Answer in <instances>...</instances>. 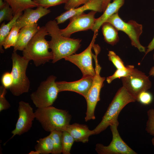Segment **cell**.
Here are the masks:
<instances>
[{
    "instance_id": "obj_1",
    "label": "cell",
    "mask_w": 154,
    "mask_h": 154,
    "mask_svg": "<svg viewBox=\"0 0 154 154\" xmlns=\"http://www.w3.org/2000/svg\"><path fill=\"white\" fill-rule=\"evenodd\" d=\"M58 25L56 21L53 20L48 21L45 26L51 37L48 44L53 55V63L75 54L80 47L82 40L63 36Z\"/></svg>"
},
{
    "instance_id": "obj_2",
    "label": "cell",
    "mask_w": 154,
    "mask_h": 154,
    "mask_svg": "<svg viewBox=\"0 0 154 154\" xmlns=\"http://www.w3.org/2000/svg\"><path fill=\"white\" fill-rule=\"evenodd\" d=\"M48 35L45 26L40 27L23 51V56L29 61H33L36 66L53 58L52 52L48 50V41L45 38Z\"/></svg>"
},
{
    "instance_id": "obj_3",
    "label": "cell",
    "mask_w": 154,
    "mask_h": 154,
    "mask_svg": "<svg viewBox=\"0 0 154 154\" xmlns=\"http://www.w3.org/2000/svg\"><path fill=\"white\" fill-rule=\"evenodd\" d=\"M35 118L46 131H65L70 124L71 116L64 110L52 106L37 108L35 112Z\"/></svg>"
},
{
    "instance_id": "obj_4",
    "label": "cell",
    "mask_w": 154,
    "mask_h": 154,
    "mask_svg": "<svg viewBox=\"0 0 154 154\" xmlns=\"http://www.w3.org/2000/svg\"><path fill=\"white\" fill-rule=\"evenodd\" d=\"M136 99L123 86L116 93L100 123L93 130L94 135L98 134L109 126L118 122V117L122 109L128 104Z\"/></svg>"
},
{
    "instance_id": "obj_5",
    "label": "cell",
    "mask_w": 154,
    "mask_h": 154,
    "mask_svg": "<svg viewBox=\"0 0 154 154\" xmlns=\"http://www.w3.org/2000/svg\"><path fill=\"white\" fill-rule=\"evenodd\" d=\"M11 59L12 66L11 72L13 82L9 89L13 95L19 96L28 92L29 90L30 82L26 75V71L29 61L19 55L17 51H14Z\"/></svg>"
},
{
    "instance_id": "obj_6",
    "label": "cell",
    "mask_w": 154,
    "mask_h": 154,
    "mask_svg": "<svg viewBox=\"0 0 154 154\" xmlns=\"http://www.w3.org/2000/svg\"><path fill=\"white\" fill-rule=\"evenodd\" d=\"M56 78L52 75L49 76L30 95L31 99L37 108L52 106L56 99L59 92L55 81Z\"/></svg>"
},
{
    "instance_id": "obj_7",
    "label": "cell",
    "mask_w": 154,
    "mask_h": 154,
    "mask_svg": "<svg viewBox=\"0 0 154 154\" xmlns=\"http://www.w3.org/2000/svg\"><path fill=\"white\" fill-rule=\"evenodd\" d=\"M99 53L98 52L96 51L95 54H92V57L95 63L96 74L93 78L91 86L85 98L87 104V111L85 118L86 121L91 119L94 120L96 118L94 115L95 109L98 102L100 100V90L106 79L105 77H102L100 75L101 67L98 64L97 59Z\"/></svg>"
},
{
    "instance_id": "obj_8",
    "label": "cell",
    "mask_w": 154,
    "mask_h": 154,
    "mask_svg": "<svg viewBox=\"0 0 154 154\" xmlns=\"http://www.w3.org/2000/svg\"><path fill=\"white\" fill-rule=\"evenodd\" d=\"M113 25L118 31L125 33L131 41L132 46L137 48L141 52L145 53L146 49L140 43L139 38L142 33V26L133 20L127 22L123 21L117 12L109 17L106 21Z\"/></svg>"
},
{
    "instance_id": "obj_9",
    "label": "cell",
    "mask_w": 154,
    "mask_h": 154,
    "mask_svg": "<svg viewBox=\"0 0 154 154\" xmlns=\"http://www.w3.org/2000/svg\"><path fill=\"white\" fill-rule=\"evenodd\" d=\"M98 32V31L94 32L93 37L89 45L84 51L78 54H72L64 58L76 66L81 71L82 77H94L95 75V70L92 64L93 53L92 49L94 44Z\"/></svg>"
},
{
    "instance_id": "obj_10",
    "label": "cell",
    "mask_w": 154,
    "mask_h": 154,
    "mask_svg": "<svg viewBox=\"0 0 154 154\" xmlns=\"http://www.w3.org/2000/svg\"><path fill=\"white\" fill-rule=\"evenodd\" d=\"M119 123H115L110 126L112 139L107 146L101 143L96 145L95 150L99 154H137L122 139L117 129Z\"/></svg>"
},
{
    "instance_id": "obj_11",
    "label": "cell",
    "mask_w": 154,
    "mask_h": 154,
    "mask_svg": "<svg viewBox=\"0 0 154 154\" xmlns=\"http://www.w3.org/2000/svg\"><path fill=\"white\" fill-rule=\"evenodd\" d=\"M121 79L123 86L136 99L141 92L147 91L152 86L149 77L134 68L129 75Z\"/></svg>"
},
{
    "instance_id": "obj_12",
    "label": "cell",
    "mask_w": 154,
    "mask_h": 154,
    "mask_svg": "<svg viewBox=\"0 0 154 154\" xmlns=\"http://www.w3.org/2000/svg\"><path fill=\"white\" fill-rule=\"evenodd\" d=\"M97 12L91 11L88 14L84 13L74 15L69 19V23L64 29H60L62 34L70 37L71 35L78 31L92 29L96 20L95 15Z\"/></svg>"
},
{
    "instance_id": "obj_13",
    "label": "cell",
    "mask_w": 154,
    "mask_h": 154,
    "mask_svg": "<svg viewBox=\"0 0 154 154\" xmlns=\"http://www.w3.org/2000/svg\"><path fill=\"white\" fill-rule=\"evenodd\" d=\"M18 112V118L15 129L11 132L12 136L9 140L16 135H20L28 132L31 128L33 121L35 118V112L28 103L19 102Z\"/></svg>"
},
{
    "instance_id": "obj_14",
    "label": "cell",
    "mask_w": 154,
    "mask_h": 154,
    "mask_svg": "<svg viewBox=\"0 0 154 154\" xmlns=\"http://www.w3.org/2000/svg\"><path fill=\"white\" fill-rule=\"evenodd\" d=\"M93 77L90 76L82 77L78 80L72 82H56L59 92L70 91L76 92L86 97L92 85Z\"/></svg>"
},
{
    "instance_id": "obj_15",
    "label": "cell",
    "mask_w": 154,
    "mask_h": 154,
    "mask_svg": "<svg viewBox=\"0 0 154 154\" xmlns=\"http://www.w3.org/2000/svg\"><path fill=\"white\" fill-rule=\"evenodd\" d=\"M50 12V10L42 7H37L35 9H26L18 18L15 24L20 29L22 28L37 23L41 17Z\"/></svg>"
},
{
    "instance_id": "obj_16",
    "label": "cell",
    "mask_w": 154,
    "mask_h": 154,
    "mask_svg": "<svg viewBox=\"0 0 154 154\" xmlns=\"http://www.w3.org/2000/svg\"><path fill=\"white\" fill-rule=\"evenodd\" d=\"M102 0H89L83 5L75 8L71 9L62 13L56 17L55 19L58 24L64 23L71 17L83 13L89 10L97 12H103Z\"/></svg>"
},
{
    "instance_id": "obj_17",
    "label": "cell",
    "mask_w": 154,
    "mask_h": 154,
    "mask_svg": "<svg viewBox=\"0 0 154 154\" xmlns=\"http://www.w3.org/2000/svg\"><path fill=\"white\" fill-rule=\"evenodd\" d=\"M40 27L37 23L21 28L19 32L17 42L14 47L13 51H23Z\"/></svg>"
},
{
    "instance_id": "obj_18",
    "label": "cell",
    "mask_w": 154,
    "mask_h": 154,
    "mask_svg": "<svg viewBox=\"0 0 154 154\" xmlns=\"http://www.w3.org/2000/svg\"><path fill=\"white\" fill-rule=\"evenodd\" d=\"M65 131L70 134L75 141L83 143L88 142L89 137L94 135L93 130H90L87 125L78 123L70 124Z\"/></svg>"
},
{
    "instance_id": "obj_19",
    "label": "cell",
    "mask_w": 154,
    "mask_h": 154,
    "mask_svg": "<svg viewBox=\"0 0 154 154\" xmlns=\"http://www.w3.org/2000/svg\"><path fill=\"white\" fill-rule=\"evenodd\" d=\"M125 0H113L108 5L102 15L96 19L94 26L91 30L94 32L98 31L102 25L114 14L118 12L120 8L123 5Z\"/></svg>"
},
{
    "instance_id": "obj_20",
    "label": "cell",
    "mask_w": 154,
    "mask_h": 154,
    "mask_svg": "<svg viewBox=\"0 0 154 154\" xmlns=\"http://www.w3.org/2000/svg\"><path fill=\"white\" fill-rule=\"evenodd\" d=\"M102 26L105 41L112 45L116 44L119 40L117 30L112 24L108 22L104 23Z\"/></svg>"
},
{
    "instance_id": "obj_21",
    "label": "cell",
    "mask_w": 154,
    "mask_h": 154,
    "mask_svg": "<svg viewBox=\"0 0 154 154\" xmlns=\"http://www.w3.org/2000/svg\"><path fill=\"white\" fill-rule=\"evenodd\" d=\"M9 5L12 9L14 15L22 13L27 9L37 7L33 0H3Z\"/></svg>"
},
{
    "instance_id": "obj_22",
    "label": "cell",
    "mask_w": 154,
    "mask_h": 154,
    "mask_svg": "<svg viewBox=\"0 0 154 154\" xmlns=\"http://www.w3.org/2000/svg\"><path fill=\"white\" fill-rule=\"evenodd\" d=\"M22 13L15 15L11 21L7 24L5 22L3 23L0 27V51L3 53L4 50L3 49V45L5 38L11 31L13 26L15 24L18 18Z\"/></svg>"
},
{
    "instance_id": "obj_23",
    "label": "cell",
    "mask_w": 154,
    "mask_h": 154,
    "mask_svg": "<svg viewBox=\"0 0 154 154\" xmlns=\"http://www.w3.org/2000/svg\"><path fill=\"white\" fill-rule=\"evenodd\" d=\"M35 147V150L39 151L41 154H52L53 146L52 139L49 135L37 141Z\"/></svg>"
},
{
    "instance_id": "obj_24",
    "label": "cell",
    "mask_w": 154,
    "mask_h": 154,
    "mask_svg": "<svg viewBox=\"0 0 154 154\" xmlns=\"http://www.w3.org/2000/svg\"><path fill=\"white\" fill-rule=\"evenodd\" d=\"M49 135L51 137L53 146L52 154H59L62 152V131L53 130L50 132Z\"/></svg>"
},
{
    "instance_id": "obj_25",
    "label": "cell",
    "mask_w": 154,
    "mask_h": 154,
    "mask_svg": "<svg viewBox=\"0 0 154 154\" xmlns=\"http://www.w3.org/2000/svg\"><path fill=\"white\" fill-rule=\"evenodd\" d=\"M20 29L15 24L13 26L4 42L3 46L5 49L15 46Z\"/></svg>"
},
{
    "instance_id": "obj_26",
    "label": "cell",
    "mask_w": 154,
    "mask_h": 154,
    "mask_svg": "<svg viewBox=\"0 0 154 154\" xmlns=\"http://www.w3.org/2000/svg\"><path fill=\"white\" fill-rule=\"evenodd\" d=\"M62 139L63 154H70L72 147L75 140L72 137L67 131H62Z\"/></svg>"
},
{
    "instance_id": "obj_27",
    "label": "cell",
    "mask_w": 154,
    "mask_h": 154,
    "mask_svg": "<svg viewBox=\"0 0 154 154\" xmlns=\"http://www.w3.org/2000/svg\"><path fill=\"white\" fill-rule=\"evenodd\" d=\"M127 68L125 70L117 69L112 75L108 77L106 81L108 84L110 83L113 80L117 78H120L129 75L134 68L133 65L126 66Z\"/></svg>"
},
{
    "instance_id": "obj_28",
    "label": "cell",
    "mask_w": 154,
    "mask_h": 154,
    "mask_svg": "<svg viewBox=\"0 0 154 154\" xmlns=\"http://www.w3.org/2000/svg\"><path fill=\"white\" fill-rule=\"evenodd\" d=\"M14 16L12 9L6 2L5 5L0 9V23L5 20L11 21Z\"/></svg>"
},
{
    "instance_id": "obj_29",
    "label": "cell",
    "mask_w": 154,
    "mask_h": 154,
    "mask_svg": "<svg viewBox=\"0 0 154 154\" xmlns=\"http://www.w3.org/2000/svg\"><path fill=\"white\" fill-rule=\"evenodd\" d=\"M37 7L48 8L63 3H66L69 0H33Z\"/></svg>"
},
{
    "instance_id": "obj_30",
    "label": "cell",
    "mask_w": 154,
    "mask_h": 154,
    "mask_svg": "<svg viewBox=\"0 0 154 154\" xmlns=\"http://www.w3.org/2000/svg\"><path fill=\"white\" fill-rule=\"evenodd\" d=\"M147 114L148 118L145 130L150 135L154 136V109H149Z\"/></svg>"
},
{
    "instance_id": "obj_31",
    "label": "cell",
    "mask_w": 154,
    "mask_h": 154,
    "mask_svg": "<svg viewBox=\"0 0 154 154\" xmlns=\"http://www.w3.org/2000/svg\"><path fill=\"white\" fill-rule=\"evenodd\" d=\"M108 55L109 60L112 63L117 69L125 70L127 68V66H125L122 60L114 52L109 51Z\"/></svg>"
},
{
    "instance_id": "obj_32",
    "label": "cell",
    "mask_w": 154,
    "mask_h": 154,
    "mask_svg": "<svg viewBox=\"0 0 154 154\" xmlns=\"http://www.w3.org/2000/svg\"><path fill=\"white\" fill-rule=\"evenodd\" d=\"M153 97L152 94L147 91L141 92L137 96L136 101L144 105H148L152 102Z\"/></svg>"
},
{
    "instance_id": "obj_33",
    "label": "cell",
    "mask_w": 154,
    "mask_h": 154,
    "mask_svg": "<svg viewBox=\"0 0 154 154\" xmlns=\"http://www.w3.org/2000/svg\"><path fill=\"white\" fill-rule=\"evenodd\" d=\"M6 89L2 85L0 86V112L9 109L11 105L7 100L5 95L7 93Z\"/></svg>"
},
{
    "instance_id": "obj_34",
    "label": "cell",
    "mask_w": 154,
    "mask_h": 154,
    "mask_svg": "<svg viewBox=\"0 0 154 154\" xmlns=\"http://www.w3.org/2000/svg\"><path fill=\"white\" fill-rule=\"evenodd\" d=\"M1 82L2 86L6 88H9L12 86L13 79L11 72H6L4 73L1 78Z\"/></svg>"
},
{
    "instance_id": "obj_35",
    "label": "cell",
    "mask_w": 154,
    "mask_h": 154,
    "mask_svg": "<svg viewBox=\"0 0 154 154\" xmlns=\"http://www.w3.org/2000/svg\"><path fill=\"white\" fill-rule=\"evenodd\" d=\"M89 0H69L65 4L64 9L66 11L78 7L82 4L87 3Z\"/></svg>"
},
{
    "instance_id": "obj_36",
    "label": "cell",
    "mask_w": 154,
    "mask_h": 154,
    "mask_svg": "<svg viewBox=\"0 0 154 154\" xmlns=\"http://www.w3.org/2000/svg\"><path fill=\"white\" fill-rule=\"evenodd\" d=\"M154 50V37L147 47V49L145 52V56L148 53Z\"/></svg>"
},
{
    "instance_id": "obj_37",
    "label": "cell",
    "mask_w": 154,
    "mask_h": 154,
    "mask_svg": "<svg viewBox=\"0 0 154 154\" xmlns=\"http://www.w3.org/2000/svg\"><path fill=\"white\" fill-rule=\"evenodd\" d=\"M102 10L104 12L107 7L108 5L110 3L111 0H102Z\"/></svg>"
},
{
    "instance_id": "obj_38",
    "label": "cell",
    "mask_w": 154,
    "mask_h": 154,
    "mask_svg": "<svg viewBox=\"0 0 154 154\" xmlns=\"http://www.w3.org/2000/svg\"><path fill=\"white\" fill-rule=\"evenodd\" d=\"M153 58L154 60V54L153 55ZM149 76H154V66H153L151 68L149 72Z\"/></svg>"
},
{
    "instance_id": "obj_39",
    "label": "cell",
    "mask_w": 154,
    "mask_h": 154,
    "mask_svg": "<svg viewBox=\"0 0 154 154\" xmlns=\"http://www.w3.org/2000/svg\"><path fill=\"white\" fill-rule=\"evenodd\" d=\"M29 154H40V152L38 151L35 150V151H31L29 153Z\"/></svg>"
},
{
    "instance_id": "obj_40",
    "label": "cell",
    "mask_w": 154,
    "mask_h": 154,
    "mask_svg": "<svg viewBox=\"0 0 154 154\" xmlns=\"http://www.w3.org/2000/svg\"><path fill=\"white\" fill-rule=\"evenodd\" d=\"M151 142L152 145L154 146V136L151 139Z\"/></svg>"
}]
</instances>
